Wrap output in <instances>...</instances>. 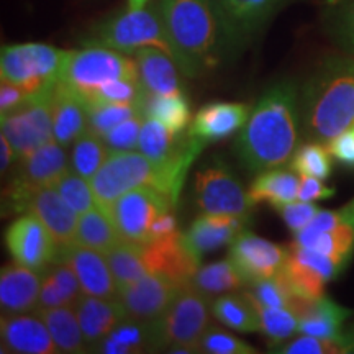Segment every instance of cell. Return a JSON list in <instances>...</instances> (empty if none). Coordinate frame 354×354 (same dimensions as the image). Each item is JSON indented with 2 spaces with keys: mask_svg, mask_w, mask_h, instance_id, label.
<instances>
[{
  "mask_svg": "<svg viewBox=\"0 0 354 354\" xmlns=\"http://www.w3.org/2000/svg\"><path fill=\"white\" fill-rule=\"evenodd\" d=\"M6 248L15 263L35 271L57 263L61 253L50 230L32 214H24L7 228Z\"/></svg>",
  "mask_w": 354,
  "mask_h": 354,
  "instance_id": "cell-15",
  "label": "cell"
},
{
  "mask_svg": "<svg viewBox=\"0 0 354 354\" xmlns=\"http://www.w3.org/2000/svg\"><path fill=\"white\" fill-rule=\"evenodd\" d=\"M21 214H32L41 220L61 251L76 245L77 214L51 185L35 190L21 207Z\"/></svg>",
  "mask_w": 354,
  "mask_h": 354,
  "instance_id": "cell-19",
  "label": "cell"
},
{
  "mask_svg": "<svg viewBox=\"0 0 354 354\" xmlns=\"http://www.w3.org/2000/svg\"><path fill=\"white\" fill-rule=\"evenodd\" d=\"M295 241L302 246L312 248L318 253L330 256L342 266H346L354 253V220L344 221L343 225L330 232L310 233L302 230L295 234Z\"/></svg>",
  "mask_w": 354,
  "mask_h": 354,
  "instance_id": "cell-37",
  "label": "cell"
},
{
  "mask_svg": "<svg viewBox=\"0 0 354 354\" xmlns=\"http://www.w3.org/2000/svg\"><path fill=\"white\" fill-rule=\"evenodd\" d=\"M328 151L336 161L348 167H354V127L348 128L328 143Z\"/></svg>",
  "mask_w": 354,
  "mask_h": 354,
  "instance_id": "cell-53",
  "label": "cell"
},
{
  "mask_svg": "<svg viewBox=\"0 0 354 354\" xmlns=\"http://www.w3.org/2000/svg\"><path fill=\"white\" fill-rule=\"evenodd\" d=\"M212 315L220 323L240 333H261L259 313L250 294H223L210 305Z\"/></svg>",
  "mask_w": 354,
  "mask_h": 354,
  "instance_id": "cell-34",
  "label": "cell"
},
{
  "mask_svg": "<svg viewBox=\"0 0 354 354\" xmlns=\"http://www.w3.org/2000/svg\"><path fill=\"white\" fill-rule=\"evenodd\" d=\"M326 2H328L330 6H338V3L342 2V0H326Z\"/></svg>",
  "mask_w": 354,
  "mask_h": 354,
  "instance_id": "cell-59",
  "label": "cell"
},
{
  "mask_svg": "<svg viewBox=\"0 0 354 354\" xmlns=\"http://www.w3.org/2000/svg\"><path fill=\"white\" fill-rule=\"evenodd\" d=\"M209 299L192 284L180 289L171 307L156 320L159 348H169L171 353H198L203 333L210 326Z\"/></svg>",
  "mask_w": 354,
  "mask_h": 354,
  "instance_id": "cell-8",
  "label": "cell"
},
{
  "mask_svg": "<svg viewBox=\"0 0 354 354\" xmlns=\"http://www.w3.org/2000/svg\"><path fill=\"white\" fill-rule=\"evenodd\" d=\"M74 310L87 348H95L110 331L128 318L120 299H102L82 294Z\"/></svg>",
  "mask_w": 354,
  "mask_h": 354,
  "instance_id": "cell-25",
  "label": "cell"
},
{
  "mask_svg": "<svg viewBox=\"0 0 354 354\" xmlns=\"http://www.w3.org/2000/svg\"><path fill=\"white\" fill-rule=\"evenodd\" d=\"M37 315L46 323L59 353H86L87 346L74 307L37 310Z\"/></svg>",
  "mask_w": 354,
  "mask_h": 354,
  "instance_id": "cell-35",
  "label": "cell"
},
{
  "mask_svg": "<svg viewBox=\"0 0 354 354\" xmlns=\"http://www.w3.org/2000/svg\"><path fill=\"white\" fill-rule=\"evenodd\" d=\"M145 118H156L172 131L183 133L190 123V104L184 94L149 95L143 102Z\"/></svg>",
  "mask_w": 354,
  "mask_h": 354,
  "instance_id": "cell-39",
  "label": "cell"
},
{
  "mask_svg": "<svg viewBox=\"0 0 354 354\" xmlns=\"http://www.w3.org/2000/svg\"><path fill=\"white\" fill-rule=\"evenodd\" d=\"M294 0H218L230 56L240 55Z\"/></svg>",
  "mask_w": 354,
  "mask_h": 354,
  "instance_id": "cell-12",
  "label": "cell"
},
{
  "mask_svg": "<svg viewBox=\"0 0 354 354\" xmlns=\"http://www.w3.org/2000/svg\"><path fill=\"white\" fill-rule=\"evenodd\" d=\"M177 232H179V228H177L176 216L172 215V210L171 212H166V214L159 215L158 218H156V221H154V223H153L151 236H149V241L158 240V238L169 236V234H174Z\"/></svg>",
  "mask_w": 354,
  "mask_h": 354,
  "instance_id": "cell-56",
  "label": "cell"
},
{
  "mask_svg": "<svg viewBox=\"0 0 354 354\" xmlns=\"http://www.w3.org/2000/svg\"><path fill=\"white\" fill-rule=\"evenodd\" d=\"M177 66L201 77L230 59L218 0H158Z\"/></svg>",
  "mask_w": 354,
  "mask_h": 354,
  "instance_id": "cell-2",
  "label": "cell"
},
{
  "mask_svg": "<svg viewBox=\"0 0 354 354\" xmlns=\"http://www.w3.org/2000/svg\"><path fill=\"white\" fill-rule=\"evenodd\" d=\"M190 284H192L194 289L201 292L203 297L210 300L216 295H223L228 294V292L241 289V287L248 286V281L240 272V269L234 266L233 261L228 258L198 268Z\"/></svg>",
  "mask_w": 354,
  "mask_h": 354,
  "instance_id": "cell-36",
  "label": "cell"
},
{
  "mask_svg": "<svg viewBox=\"0 0 354 354\" xmlns=\"http://www.w3.org/2000/svg\"><path fill=\"white\" fill-rule=\"evenodd\" d=\"M335 196V189L323 184L318 177L300 176V189H299V201L305 202H317L325 201Z\"/></svg>",
  "mask_w": 354,
  "mask_h": 354,
  "instance_id": "cell-54",
  "label": "cell"
},
{
  "mask_svg": "<svg viewBox=\"0 0 354 354\" xmlns=\"http://www.w3.org/2000/svg\"><path fill=\"white\" fill-rule=\"evenodd\" d=\"M143 115V110L133 104H92L87 105V130L104 136L118 123ZM145 117V115H143Z\"/></svg>",
  "mask_w": 354,
  "mask_h": 354,
  "instance_id": "cell-44",
  "label": "cell"
},
{
  "mask_svg": "<svg viewBox=\"0 0 354 354\" xmlns=\"http://www.w3.org/2000/svg\"><path fill=\"white\" fill-rule=\"evenodd\" d=\"M57 263H66L73 268L84 294L102 299H118L117 282L104 253L73 245L61 251Z\"/></svg>",
  "mask_w": 354,
  "mask_h": 354,
  "instance_id": "cell-20",
  "label": "cell"
},
{
  "mask_svg": "<svg viewBox=\"0 0 354 354\" xmlns=\"http://www.w3.org/2000/svg\"><path fill=\"white\" fill-rule=\"evenodd\" d=\"M146 92L141 86L140 77L117 79L82 97L86 105L92 104H133L143 110Z\"/></svg>",
  "mask_w": 354,
  "mask_h": 354,
  "instance_id": "cell-41",
  "label": "cell"
},
{
  "mask_svg": "<svg viewBox=\"0 0 354 354\" xmlns=\"http://www.w3.org/2000/svg\"><path fill=\"white\" fill-rule=\"evenodd\" d=\"M28 100L26 92L17 84L2 81V87H0V115L10 113L13 110L20 109Z\"/></svg>",
  "mask_w": 354,
  "mask_h": 354,
  "instance_id": "cell-55",
  "label": "cell"
},
{
  "mask_svg": "<svg viewBox=\"0 0 354 354\" xmlns=\"http://www.w3.org/2000/svg\"><path fill=\"white\" fill-rule=\"evenodd\" d=\"M250 115L251 109L246 104L215 102L198 110L189 128V135L205 143L225 140L243 128Z\"/></svg>",
  "mask_w": 354,
  "mask_h": 354,
  "instance_id": "cell-27",
  "label": "cell"
},
{
  "mask_svg": "<svg viewBox=\"0 0 354 354\" xmlns=\"http://www.w3.org/2000/svg\"><path fill=\"white\" fill-rule=\"evenodd\" d=\"M109 156L110 151L104 140L97 136L95 133L86 130L73 145L71 169L82 176L84 179L91 180Z\"/></svg>",
  "mask_w": 354,
  "mask_h": 354,
  "instance_id": "cell-40",
  "label": "cell"
},
{
  "mask_svg": "<svg viewBox=\"0 0 354 354\" xmlns=\"http://www.w3.org/2000/svg\"><path fill=\"white\" fill-rule=\"evenodd\" d=\"M105 258L109 261L115 282H117L118 294L128 286L135 284L136 281L145 277L146 274H149L148 266L145 263L143 246L140 245L120 241L105 254Z\"/></svg>",
  "mask_w": 354,
  "mask_h": 354,
  "instance_id": "cell-38",
  "label": "cell"
},
{
  "mask_svg": "<svg viewBox=\"0 0 354 354\" xmlns=\"http://www.w3.org/2000/svg\"><path fill=\"white\" fill-rule=\"evenodd\" d=\"M51 187L57 190V194L64 198L66 203L77 215L86 214L87 210L94 209L97 205L91 183L73 169H69L64 176H61Z\"/></svg>",
  "mask_w": 354,
  "mask_h": 354,
  "instance_id": "cell-45",
  "label": "cell"
},
{
  "mask_svg": "<svg viewBox=\"0 0 354 354\" xmlns=\"http://www.w3.org/2000/svg\"><path fill=\"white\" fill-rule=\"evenodd\" d=\"M250 294V292H248ZM251 297V294H250ZM253 300L259 313L261 333L268 336L272 346L281 344L284 339L290 338L295 331H299V317L287 307H264Z\"/></svg>",
  "mask_w": 354,
  "mask_h": 354,
  "instance_id": "cell-42",
  "label": "cell"
},
{
  "mask_svg": "<svg viewBox=\"0 0 354 354\" xmlns=\"http://www.w3.org/2000/svg\"><path fill=\"white\" fill-rule=\"evenodd\" d=\"M120 241V234L115 228L109 210L95 205L94 209L79 215L76 245L107 254Z\"/></svg>",
  "mask_w": 354,
  "mask_h": 354,
  "instance_id": "cell-33",
  "label": "cell"
},
{
  "mask_svg": "<svg viewBox=\"0 0 354 354\" xmlns=\"http://www.w3.org/2000/svg\"><path fill=\"white\" fill-rule=\"evenodd\" d=\"M174 209L172 202L159 190L141 185L128 190L109 212L120 240L143 246L151 236V227L159 215Z\"/></svg>",
  "mask_w": 354,
  "mask_h": 354,
  "instance_id": "cell-10",
  "label": "cell"
},
{
  "mask_svg": "<svg viewBox=\"0 0 354 354\" xmlns=\"http://www.w3.org/2000/svg\"><path fill=\"white\" fill-rule=\"evenodd\" d=\"M13 159H17L15 149H13L10 141L7 140V136L2 135V140H0V171H2V174H6Z\"/></svg>",
  "mask_w": 354,
  "mask_h": 354,
  "instance_id": "cell-57",
  "label": "cell"
},
{
  "mask_svg": "<svg viewBox=\"0 0 354 354\" xmlns=\"http://www.w3.org/2000/svg\"><path fill=\"white\" fill-rule=\"evenodd\" d=\"M138 76L145 92L149 95L184 94V84L180 81L179 66L174 57L158 48H143L136 51Z\"/></svg>",
  "mask_w": 354,
  "mask_h": 354,
  "instance_id": "cell-26",
  "label": "cell"
},
{
  "mask_svg": "<svg viewBox=\"0 0 354 354\" xmlns=\"http://www.w3.org/2000/svg\"><path fill=\"white\" fill-rule=\"evenodd\" d=\"M87 130V105L82 97L64 84H57L53 94V135L64 148L74 145Z\"/></svg>",
  "mask_w": 354,
  "mask_h": 354,
  "instance_id": "cell-28",
  "label": "cell"
},
{
  "mask_svg": "<svg viewBox=\"0 0 354 354\" xmlns=\"http://www.w3.org/2000/svg\"><path fill=\"white\" fill-rule=\"evenodd\" d=\"M196 201L202 214L250 216L251 203L236 174L223 159L214 158L196 174Z\"/></svg>",
  "mask_w": 354,
  "mask_h": 354,
  "instance_id": "cell-11",
  "label": "cell"
},
{
  "mask_svg": "<svg viewBox=\"0 0 354 354\" xmlns=\"http://www.w3.org/2000/svg\"><path fill=\"white\" fill-rule=\"evenodd\" d=\"M127 7L130 8V10H140V8L148 7V3L151 2V0H127Z\"/></svg>",
  "mask_w": 354,
  "mask_h": 354,
  "instance_id": "cell-58",
  "label": "cell"
},
{
  "mask_svg": "<svg viewBox=\"0 0 354 354\" xmlns=\"http://www.w3.org/2000/svg\"><path fill=\"white\" fill-rule=\"evenodd\" d=\"M205 146V141L197 138L187 151L166 162H154L140 151L110 153L88 180L97 205L109 210L128 190L148 185L165 194L176 207L190 166Z\"/></svg>",
  "mask_w": 354,
  "mask_h": 354,
  "instance_id": "cell-3",
  "label": "cell"
},
{
  "mask_svg": "<svg viewBox=\"0 0 354 354\" xmlns=\"http://www.w3.org/2000/svg\"><path fill=\"white\" fill-rule=\"evenodd\" d=\"M336 12V37L349 53L354 55V0H342Z\"/></svg>",
  "mask_w": 354,
  "mask_h": 354,
  "instance_id": "cell-52",
  "label": "cell"
},
{
  "mask_svg": "<svg viewBox=\"0 0 354 354\" xmlns=\"http://www.w3.org/2000/svg\"><path fill=\"white\" fill-rule=\"evenodd\" d=\"M289 308L299 317V333L323 338H343L346 335L343 325L351 317V310L328 297L310 300L292 295Z\"/></svg>",
  "mask_w": 354,
  "mask_h": 354,
  "instance_id": "cell-24",
  "label": "cell"
},
{
  "mask_svg": "<svg viewBox=\"0 0 354 354\" xmlns=\"http://www.w3.org/2000/svg\"><path fill=\"white\" fill-rule=\"evenodd\" d=\"M82 44L110 48L125 55H135L143 48H158L174 57L158 3L140 10L127 7V10L100 20L86 33Z\"/></svg>",
  "mask_w": 354,
  "mask_h": 354,
  "instance_id": "cell-5",
  "label": "cell"
},
{
  "mask_svg": "<svg viewBox=\"0 0 354 354\" xmlns=\"http://www.w3.org/2000/svg\"><path fill=\"white\" fill-rule=\"evenodd\" d=\"M251 297L264 307H287L289 308L292 292L281 272L276 276L251 282Z\"/></svg>",
  "mask_w": 354,
  "mask_h": 354,
  "instance_id": "cell-47",
  "label": "cell"
},
{
  "mask_svg": "<svg viewBox=\"0 0 354 354\" xmlns=\"http://www.w3.org/2000/svg\"><path fill=\"white\" fill-rule=\"evenodd\" d=\"M183 287L162 274L149 272L135 284L120 290L118 299L122 300L130 318L156 322L165 315Z\"/></svg>",
  "mask_w": 354,
  "mask_h": 354,
  "instance_id": "cell-17",
  "label": "cell"
},
{
  "mask_svg": "<svg viewBox=\"0 0 354 354\" xmlns=\"http://www.w3.org/2000/svg\"><path fill=\"white\" fill-rule=\"evenodd\" d=\"M43 271L26 268L13 261L0 274V307L3 315H20L37 310L41 292Z\"/></svg>",
  "mask_w": 354,
  "mask_h": 354,
  "instance_id": "cell-23",
  "label": "cell"
},
{
  "mask_svg": "<svg viewBox=\"0 0 354 354\" xmlns=\"http://www.w3.org/2000/svg\"><path fill=\"white\" fill-rule=\"evenodd\" d=\"M145 263L149 272L169 277L179 286H187L201 268V259L185 246L184 234L177 232L143 245Z\"/></svg>",
  "mask_w": 354,
  "mask_h": 354,
  "instance_id": "cell-18",
  "label": "cell"
},
{
  "mask_svg": "<svg viewBox=\"0 0 354 354\" xmlns=\"http://www.w3.org/2000/svg\"><path fill=\"white\" fill-rule=\"evenodd\" d=\"M351 351H354V335H344L343 338L305 335L279 349V353L284 354H344Z\"/></svg>",
  "mask_w": 354,
  "mask_h": 354,
  "instance_id": "cell-46",
  "label": "cell"
},
{
  "mask_svg": "<svg viewBox=\"0 0 354 354\" xmlns=\"http://www.w3.org/2000/svg\"><path fill=\"white\" fill-rule=\"evenodd\" d=\"M305 136L330 143L354 127V56H328L305 82L300 102Z\"/></svg>",
  "mask_w": 354,
  "mask_h": 354,
  "instance_id": "cell-4",
  "label": "cell"
},
{
  "mask_svg": "<svg viewBox=\"0 0 354 354\" xmlns=\"http://www.w3.org/2000/svg\"><path fill=\"white\" fill-rule=\"evenodd\" d=\"M299 141L297 87L282 81L261 97L234 140V151L246 169L263 172L289 165Z\"/></svg>",
  "mask_w": 354,
  "mask_h": 354,
  "instance_id": "cell-1",
  "label": "cell"
},
{
  "mask_svg": "<svg viewBox=\"0 0 354 354\" xmlns=\"http://www.w3.org/2000/svg\"><path fill=\"white\" fill-rule=\"evenodd\" d=\"M196 141V136L172 131L156 118H145L141 127L138 149L154 162H166L187 151Z\"/></svg>",
  "mask_w": 354,
  "mask_h": 354,
  "instance_id": "cell-30",
  "label": "cell"
},
{
  "mask_svg": "<svg viewBox=\"0 0 354 354\" xmlns=\"http://www.w3.org/2000/svg\"><path fill=\"white\" fill-rule=\"evenodd\" d=\"M250 216L228 214H202L192 221L187 233H184L185 246L194 256H202L218 250L225 245H232L234 238L246 230Z\"/></svg>",
  "mask_w": 354,
  "mask_h": 354,
  "instance_id": "cell-21",
  "label": "cell"
},
{
  "mask_svg": "<svg viewBox=\"0 0 354 354\" xmlns=\"http://www.w3.org/2000/svg\"><path fill=\"white\" fill-rule=\"evenodd\" d=\"M290 169L297 172L299 176L318 177V179L326 180L331 176V153L318 141H312L300 146L294 153L290 162Z\"/></svg>",
  "mask_w": 354,
  "mask_h": 354,
  "instance_id": "cell-43",
  "label": "cell"
},
{
  "mask_svg": "<svg viewBox=\"0 0 354 354\" xmlns=\"http://www.w3.org/2000/svg\"><path fill=\"white\" fill-rule=\"evenodd\" d=\"M343 269L344 266L336 263L330 256L294 241L289 246V254L281 274L284 276L292 295L317 300L325 297L326 284L333 281Z\"/></svg>",
  "mask_w": 354,
  "mask_h": 354,
  "instance_id": "cell-13",
  "label": "cell"
},
{
  "mask_svg": "<svg viewBox=\"0 0 354 354\" xmlns=\"http://www.w3.org/2000/svg\"><path fill=\"white\" fill-rule=\"evenodd\" d=\"M82 294L81 282L73 268L66 263H55L43 271L41 292H39L37 310L74 307Z\"/></svg>",
  "mask_w": 354,
  "mask_h": 354,
  "instance_id": "cell-31",
  "label": "cell"
},
{
  "mask_svg": "<svg viewBox=\"0 0 354 354\" xmlns=\"http://www.w3.org/2000/svg\"><path fill=\"white\" fill-rule=\"evenodd\" d=\"M138 64L125 53L102 46L66 51L59 82L84 97L117 79H136Z\"/></svg>",
  "mask_w": 354,
  "mask_h": 354,
  "instance_id": "cell-7",
  "label": "cell"
},
{
  "mask_svg": "<svg viewBox=\"0 0 354 354\" xmlns=\"http://www.w3.org/2000/svg\"><path fill=\"white\" fill-rule=\"evenodd\" d=\"M276 210L279 212V215L282 216V220L286 221L287 228L295 234L302 232L304 228H307L310 221L315 218L318 212H320V209H318L315 203L305 201L282 203V205L276 207Z\"/></svg>",
  "mask_w": 354,
  "mask_h": 354,
  "instance_id": "cell-50",
  "label": "cell"
},
{
  "mask_svg": "<svg viewBox=\"0 0 354 354\" xmlns=\"http://www.w3.org/2000/svg\"><path fill=\"white\" fill-rule=\"evenodd\" d=\"M158 348L156 323L128 317L97 344L95 351L105 354H138L156 351Z\"/></svg>",
  "mask_w": 354,
  "mask_h": 354,
  "instance_id": "cell-29",
  "label": "cell"
},
{
  "mask_svg": "<svg viewBox=\"0 0 354 354\" xmlns=\"http://www.w3.org/2000/svg\"><path fill=\"white\" fill-rule=\"evenodd\" d=\"M143 122V115H136V117H131L125 122L118 123V125L113 127L109 133H105V135L102 136V140H104L109 151H133L135 148H138V140Z\"/></svg>",
  "mask_w": 354,
  "mask_h": 354,
  "instance_id": "cell-49",
  "label": "cell"
},
{
  "mask_svg": "<svg viewBox=\"0 0 354 354\" xmlns=\"http://www.w3.org/2000/svg\"><path fill=\"white\" fill-rule=\"evenodd\" d=\"M3 353L56 354L57 346L41 318L30 315H3L0 323Z\"/></svg>",
  "mask_w": 354,
  "mask_h": 354,
  "instance_id": "cell-22",
  "label": "cell"
},
{
  "mask_svg": "<svg viewBox=\"0 0 354 354\" xmlns=\"http://www.w3.org/2000/svg\"><path fill=\"white\" fill-rule=\"evenodd\" d=\"M349 220H354V198L351 202H348L346 205L342 207V209L320 210L315 218L310 221L308 227L304 230L310 233L330 232V230L339 227V225H343L344 221Z\"/></svg>",
  "mask_w": 354,
  "mask_h": 354,
  "instance_id": "cell-51",
  "label": "cell"
},
{
  "mask_svg": "<svg viewBox=\"0 0 354 354\" xmlns=\"http://www.w3.org/2000/svg\"><path fill=\"white\" fill-rule=\"evenodd\" d=\"M2 135L15 149L17 159L33 153L55 140L53 135V95L30 100L20 109L2 115Z\"/></svg>",
  "mask_w": 354,
  "mask_h": 354,
  "instance_id": "cell-14",
  "label": "cell"
},
{
  "mask_svg": "<svg viewBox=\"0 0 354 354\" xmlns=\"http://www.w3.org/2000/svg\"><path fill=\"white\" fill-rule=\"evenodd\" d=\"M17 161L15 174L3 192V209L10 214H21V207L35 190L53 185L69 171L64 146L55 140Z\"/></svg>",
  "mask_w": 354,
  "mask_h": 354,
  "instance_id": "cell-9",
  "label": "cell"
},
{
  "mask_svg": "<svg viewBox=\"0 0 354 354\" xmlns=\"http://www.w3.org/2000/svg\"><path fill=\"white\" fill-rule=\"evenodd\" d=\"M198 353L209 354H254L256 349L236 338L234 335H230L228 331H223L215 326H209L198 343Z\"/></svg>",
  "mask_w": 354,
  "mask_h": 354,
  "instance_id": "cell-48",
  "label": "cell"
},
{
  "mask_svg": "<svg viewBox=\"0 0 354 354\" xmlns=\"http://www.w3.org/2000/svg\"><path fill=\"white\" fill-rule=\"evenodd\" d=\"M289 248L264 240L248 230H243L230 246V259L240 269L248 284L281 272Z\"/></svg>",
  "mask_w": 354,
  "mask_h": 354,
  "instance_id": "cell-16",
  "label": "cell"
},
{
  "mask_svg": "<svg viewBox=\"0 0 354 354\" xmlns=\"http://www.w3.org/2000/svg\"><path fill=\"white\" fill-rule=\"evenodd\" d=\"M300 176L294 171L268 169L263 171L251 183L248 190V197L253 205L261 202H268L276 209L282 203L299 201Z\"/></svg>",
  "mask_w": 354,
  "mask_h": 354,
  "instance_id": "cell-32",
  "label": "cell"
},
{
  "mask_svg": "<svg viewBox=\"0 0 354 354\" xmlns=\"http://www.w3.org/2000/svg\"><path fill=\"white\" fill-rule=\"evenodd\" d=\"M66 51L44 43H21L2 48L0 76L20 86L28 100L55 94L59 84Z\"/></svg>",
  "mask_w": 354,
  "mask_h": 354,
  "instance_id": "cell-6",
  "label": "cell"
}]
</instances>
